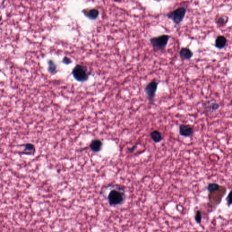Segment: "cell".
Returning a JSON list of instances; mask_svg holds the SVG:
<instances>
[{
  "mask_svg": "<svg viewBox=\"0 0 232 232\" xmlns=\"http://www.w3.org/2000/svg\"><path fill=\"white\" fill-rule=\"evenodd\" d=\"M136 145H135V146H132V147H131V148H129V151L130 152H133V151H135V150H136Z\"/></svg>",
  "mask_w": 232,
  "mask_h": 232,
  "instance_id": "cell-20",
  "label": "cell"
},
{
  "mask_svg": "<svg viewBox=\"0 0 232 232\" xmlns=\"http://www.w3.org/2000/svg\"><path fill=\"white\" fill-rule=\"evenodd\" d=\"M220 107V105L217 102H213L210 105L208 106V109L210 111H215L218 110Z\"/></svg>",
  "mask_w": 232,
  "mask_h": 232,
  "instance_id": "cell-15",
  "label": "cell"
},
{
  "mask_svg": "<svg viewBox=\"0 0 232 232\" xmlns=\"http://www.w3.org/2000/svg\"><path fill=\"white\" fill-rule=\"evenodd\" d=\"M2 16H1V17H0V22H1V21H2Z\"/></svg>",
  "mask_w": 232,
  "mask_h": 232,
  "instance_id": "cell-21",
  "label": "cell"
},
{
  "mask_svg": "<svg viewBox=\"0 0 232 232\" xmlns=\"http://www.w3.org/2000/svg\"><path fill=\"white\" fill-rule=\"evenodd\" d=\"M23 149L21 151L22 155H33L35 153L36 147L33 144L30 143H27L22 145Z\"/></svg>",
  "mask_w": 232,
  "mask_h": 232,
  "instance_id": "cell-8",
  "label": "cell"
},
{
  "mask_svg": "<svg viewBox=\"0 0 232 232\" xmlns=\"http://www.w3.org/2000/svg\"><path fill=\"white\" fill-rule=\"evenodd\" d=\"M150 136L153 141L155 143H158L163 140V136L162 133L158 130H154L150 133Z\"/></svg>",
  "mask_w": 232,
  "mask_h": 232,
  "instance_id": "cell-11",
  "label": "cell"
},
{
  "mask_svg": "<svg viewBox=\"0 0 232 232\" xmlns=\"http://www.w3.org/2000/svg\"><path fill=\"white\" fill-rule=\"evenodd\" d=\"M56 65L54 63L52 60H50L49 62L48 70L50 73H53L56 70Z\"/></svg>",
  "mask_w": 232,
  "mask_h": 232,
  "instance_id": "cell-16",
  "label": "cell"
},
{
  "mask_svg": "<svg viewBox=\"0 0 232 232\" xmlns=\"http://www.w3.org/2000/svg\"><path fill=\"white\" fill-rule=\"evenodd\" d=\"M159 83V82L154 78L144 88V91L150 104H152L154 102Z\"/></svg>",
  "mask_w": 232,
  "mask_h": 232,
  "instance_id": "cell-4",
  "label": "cell"
},
{
  "mask_svg": "<svg viewBox=\"0 0 232 232\" xmlns=\"http://www.w3.org/2000/svg\"><path fill=\"white\" fill-rule=\"evenodd\" d=\"M72 73L74 78L79 82L86 81L89 76L86 67L81 64L76 66L73 70Z\"/></svg>",
  "mask_w": 232,
  "mask_h": 232,
  "instance_id": "cell-5",
  "label": "cell"
},
{
  "mask_svg": "<svg viewBox=\"0 0 232 232\" xmlns=\"http://www.w3.org/2000/svg\"><path fill=\"white\" fill-rule=\"evenodd\" d=\"M194 132V128L189 124H182L179 126V133L183 137H190Z\"/></svg>",
  "mask_w": 232,
  "mask_h": 232,
  "instance_id": "cell-6",
  "label": "cell"
},
{
  "mask_svg": "<svg viewBox=\"0 0 232 232\" xmlns=\"http://www.w3.org/2000/svg\"><path fill=\"white\" fill-rule=\"evenodd\" d=\"M220 186L216 183H211L209 184L207 186V191L210 193L217 192L220 190Z\"/></svg>",
  "mask_w": 232,
  "mask_h": 232,
  "instance_id": "cell-13",
  "label": "cell"
},
{
  "mask_svg": "<svg viewBox=\"0 0 232 232\" xmlns=\"http://www.w3.org/2000/svg\"><path fill=\"white\" fill-rule=\"evenodd\" d=\"M124 189L116 186L112 188L107 195L108 204L111 206H120L125 201L126 199Z\"/></svg>",
  "mask_w": 232,
  "mask_h": 232,
  "instance_id": "cell-1",
  "label": "cell"
},
{
  "mask_svg": "<svg viewBox=\"0 0 232 232\" xmlns=\"http://www.w3.org/2000/svg\"><path fill=\"white\" fill-rule=\"evenodd\" d=\"M179 55L182 60H190L193 57L194 54L188 48L182 47L179 52Z\"/></svg>",
  "mask_w": 232,
  "mask_h": 232,
  "instance_id": "cell-7",
  "label": "cell"
},
{
  "mask_svg": "<svg viewBox=\"0 0 232 232\" xmlns=\"http://www.w3.org/2000/svg\"><path fill=\"white\" fill-rule=\"evenodd\" d=\"M63 60L64 63L66 64H69L71 62L70 59H69L68 58H64V59Z\"/></svg>",
  "mask_w": 232,
  "mask_h": 232,
  "instance_id": "cell-19",
  "label": "cell"
},
{
  "mask_svg": "<svg viewBox=\"0 0 232 232\" xmlns=\"http://www.w3.org/2000/svg\"><path fill=\"white\" fill-rule=\"evenodd\" d=\"M202 214L200 210H198L196 212V215L195 216V220L197 224L201 225L202 221Z\"/></svg>",
  "mask_w": 232,
  "mask_h": 232,
  "instance_id": "cell-14",
  "label": "cell"
},
{
  "mask_svg": "<svg viewBox=\"0 0 232 232\" xmlns=\"http://www.w3.org/2000/svg\"><path fill=\"white\" fill-rule=\"evenodd\" d=\"M102 142L99 139H94L90 143V149L93 152H98L102 148Z\"/></svg>",
  "mask_w": 232,
  "mask_h": 232,
  "instance_id": "cell-10",
  "label": "cell"
},
{
  "mask_svg": "<svg viewBox=\"0 0 232 232\" xmlns=\"http://www.w3.org/2000/svg\"><path fill=\"white\" fill-rule=\"evenodd\" d=\"M187 13V10L184 7H180L177 9L170 12L167 16L176 25H179L184 20Z\"/></svg>",
  "mask_w": 232,
  "mask_h": 232,
  "instance_id": "cell-3",
  "label": "cell"
},
{
  "mask_svg": "<svg viewBox=\"0 0 232 232\" xmlns=\"http://www.w3.org/2000/svg\"><path fill=\"white\" fill-rule=\"evenodd\" d=\"M231 191H230L229 195L227 196L226 198V201L227 205L229 207L231 205H232V201L231 200Z\"/></svg>",
  "mask_w": 232,
  "mask_h": 232,
  "instance_id": "cell-18",
  "label": "cell"
},
{
  "mask_svg": "<svg viewBox=\"0 0 232 232\" xmlns=\"http://www.w3.org/2000/svg\"><path fill=\"white\" fill-rule=\"evenodd\" d=\"M228 21V18L225 19L224 17H220L218 19V24L220 25H225L227 23Z\"/></svg>",
  "mask_w": 232,
  "mask_h": 232,
  "instance_id": "cell-17",
  "label": "cell"
},
{
  "mask_svg": "<svg viewBox=\"0 0 232 232\" xmlns=\"http://www.w3.org/2000/svg\"><path fill=\"white\" fill-rule=\"evenodd\" d=\"M84 14L90 19L95 20L98 17L99 12L96 9H91L89 10L85 11Z\"/></svg>",
  "mask_w": 232,
  "mask_h": 232,
  "instance_id": "cell-12",
  "label": "cell"
},
{
  "mask_svg": "<svg viewBox=\"0 0 232 232\" xmlns=\"http://www.w3.org/2000/svg\"><path fill=\"white\" fill-rule=\"evenodd\" d=\"M227 43L226 38L223 36H220L216 39L215 46L218 49H223L226 45Z\"/></svg>",
  "mask_w": 232,
  "mask_h": 232,
  "instance_id": "cell-9",
  "label": "cell"
},
{
  "mask_svg": "<svg viewBox=\"0 0 232 232\" xmlns=\"http://www.w3.org/2000/svg\"><path fill=\"white\" fill-rule=\"evenodd\" d=\"M171 37L170 36L167 35H163L151 38L150 39V42L153 50L155 51L165 50Z\"/></svg>",
  "mask_w": 232,
  "mask_h": 232,
  "instance_id": "cell-2",
  "label": "cell"
},
{
  "mask_svg": "<svg viewBox=\"0 0 232 232\" xmlns=\"http://www.w3.org/2000/svg\"><path fill=\"white\" fill-rule=\"evenodd\" d=\"M156 1H161V0H156Z\"/></svg>",
  "mask_w": 232,
  "mask_h": 232,
  "instance_id": "cell-22",
  "label": "cell"
}]
</instances>
